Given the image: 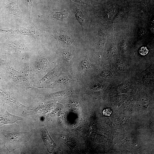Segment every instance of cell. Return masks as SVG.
I'll return each mask as SVG.
<instances>
[{
    "label": "cell",
    "instance_id": "9c48e42d",
    "mask_svg": "<svg viewBox=\"0 0 154 154\" xmlns=\"http://www.w3.org/2000/svg\"><path fill=\"white\" fill-rule=\"evenodd\" d=\"M72 79L67 77H61L58 80V82L60 83H66L70 82Z\"/></svg>",
    "mask_w": 154,
    "mask_h": 154
},
{
    "label": "cell",
    "instance_id": "8fae6325",
    "mask_svg": "<svg viewBox=\"0 0 154 154\" xmlns=\"http://www.w3.org/2000/svg\"><path fill=\"white\" fill-rule=\"evenodd\" d=\"M111 73L108 70H104L102 71L101 73V75L103 77H107L110 75Z\"/></svg>",
    "mask_w": 154,
    "mask_h": 154
},
{
    "label": "cell",
    "instance_id": "52a82bcc",
    "mask_svg": "<svg viewBox=\"0 0 154 154\" xmlns=\"http://www.w3.org/2000/svg\"><path fill=\"white\" fill-rule=\"evenodd\" d=\"M80 66L81 69L85 70L88 69L90 67V64L86 60H83L81 62Z\"/></svg>",
    "mask_w": 154,
    "mask_h": 154
},
{
    "label": "cell",
    "instance_id": "277c9868",
    "mask_svg": "<svg viewBox=\"0 0 154 154\" xmlns=\"http://www.w3.org/2000/svg\"><path fill=\"white\" fill-rule=\"evenodd\" d=\"M68 16V13L65 12V11L62 12H52L50 15V17L59 20L65 19Z\"/></svg>",
    "mask_w": 154,
    "mask_h": 154
},
{
    "label": "cell",
    "instance_id": "5b68a950",
    "mask_svg": "<svg viewBox=\"0 0 154 154\" xmlns=\"http://www.w3.org/2000/svg\"><path fill=\"white\" fill-rule=\"evenodd\" d=\"M75 16L77 20L81 25L82 29L84 26V16L80 10L76 8Z\"/></svg>",
    "mask_w": 154,
    "mask_h": 154
},
{
    "label": "cell",
    "instance_id": "7c38bea8",
    "mask_svg": "<svg viewBox=\"0 0 154 154\" xmlns=\"http://www.w3.org/2000/svg\"><path fill=\"white\" fill-rule=\"evenodd\" d=\"M102 113L104 115L109 116L112 113V111L110 109H107L104 110Z\"/></svg>",
    "mask_w": 154,
    "mask_h": 154
},
{
    "label": "cell",
    "instance_id": "ba28073f",
    "mask_svg": "<svg viewBox=\"0 0 154 154\" xmlns=\"http://www.w3.org/2000/svg\"><path fill=\"white\" fill-rule=\"evenodd\" d=\"M27 6L28 13L29 16V18L30 19L31 12L32 8L33 0H25Z\"/></svg>",
    "mask_w": 154,
    "mask_h": 154
},
{
    "label": "cell",
    "instance_id": "6da1fadb",
    "mask_svg": "<svg viewBox=\"0 0 154 154\" xmlns=\"http://www.w3.org/2000/svg\"><path fill=\"white\" fill-rule=\"evenodd\" d=\"M22 118L17 116L12 115L6 110L5 112H1L0 114V126L6 124L18 123Z\"/></svg>",
    "mask_w": 154,
    "mask_h": 154
},
{
    "label": "cell",
    "instance_id": "30bf717a",
    "mask_svg": "<svg viewBox=\"0 0 154 154\" xmlns=\"http://www.w3.org/2000/svg\"><path fill=\"white\" fill-rule=\"evenodd\" d=\"M148 52V50L145 46H143L141 47L139 51V53L141 55H145Z\"/></svg>",
    "mask_w": 154,
    "mask_h": 154
},
{
    "label": "cell",
    "instance_id": "7a4b0ae2",
    "mask_svg": "<svg viewBox=\"0 0 154 154\" xmlns=\"http://www.w3.org/2000/svg\"><path fill=\"white\" fill-rule=\"evenodd\" d=\"M41 135L44 144L49 152H52L55 148L56 144L49 135L46 129H41Z\"/></svg>",
    "mask_w": 154,
    "mask_h": 154
},
{
    "label": "cell",
    "instance_id": "3957f363",
    "mask_svg": "<svg viewBox=\"0 0 154 154\" xmlns=\"http://www.w3.org/2000/svg\"><path fill=\"white\" fill-rule=\"evenodd\" d=\"M7 8L10 13L17 17H22V14L17 3L14 0H9Z\"/></svg>",
    "mask_w": 154,
    "mask_h": 154
},
{
    "label": "cell",
    "instance_id": "8992f818",
    "mask_svg": "<svg viewBox=\"0 0 154 154\" xmlns=\"http://www.w3.org/2000/svg\"><path fill=\"white\" fill-rule=\"evenodd\" d=\"M62 56L63 59L66 62H70L72 59V55L69 52L64 51L62 53Z\"/></svg>",
    "mask_w": 154,
    "mask_h": 154
}]
</instances>
